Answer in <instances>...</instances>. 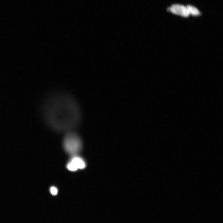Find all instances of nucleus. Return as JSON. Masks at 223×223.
<instances>
[{
    "label": "nucleus",
    "mask_w": 223,
    "mask_h": 223,
    "mask_svg": "<svg viewBox=\"0 0 223 223\" xmlns=\"http://www.w3.org/2000/svg\"><path fill=\"white\" fill-rule=\"evenodd\" d=\"M77 167L78 169H83L86 167L85 162L81 157L78 155L72 156L70 160Z\"/></svg>",
    "instance_id": "4"
},
{
    "label": "nucleus",
    "mask_w": 223,
    "mask_h": 223,
    "mask_svg": "<svg viewBox=\"0 0 223 223\" xmlns=\"http://www.w3.org/2000/svg\"><path fill=\"white\" fill-rule=\"evenodd\" d=\"M44 120L55 131L73 130L81 122L80 107L74 98L64 92H56L47 96L43 107Z\"/></svg>",
    "instance_id": "1"
},
{
    "label": "nucleus",
    "mask_w": 223,
    "mask_h": 223,
    "mask_svg": "<svg viewBox=\"0 0 223 223\" xmlns=\"http://www.w3.org/2000/svg\"><path fill=\"white\" fill-rule=\"evenodd\" d=\"M67 167L69 171H75L78 170V168L76 165L71 161L68 163Z\"/></svg>",
    "instance_id": "6"
},
{
    "label": "nucleus",
    "mask_w": 223,
    "mask_h": 223,
    "mask_svg": "<svg viewBox=\"0 0 223 223\" xmlns=\"http://www.w3.org/2000/svg\"><path fill=\"white\" fill-rule=\"evenodd\" d=\"M63 145L64 150L72 156L78 155L82 147L81 138L73 130L66 132L64 138Z\"/></svg>",
    "instance_id": "2"
},
{
    "label": "nucleus",
    "mask_w": 223,
    "mask_h": 223,
    "mask_svg": "<svg viewBox=\"0 0 223 223\" xmlns=\"http://www.w3.org/2000/svg\"><path fill=\"white\" fill-rule=\"evenodd\" d=\"M50 191L51 194L53 195H56L58 193L57 188L55 187H52L50 188Z\"/></svg>",
    "instance_id": "7"
},
{
    "label": "nucleus",
    "mask_w": 223,
    "mask_h": 223,
    "mask_svg": "<svg viewBox=\"0 0 223 223\" xmlns=\"http://www.w3.org/2000/svg\"><path fill=\"white\" fill-rule=\"evenodd\" d=\"M167 10L173 14L184 17H188L190 15L186 6L181 4H173Z\"/></svg>",
    "instance_id": "3"
},
{
    "label": "nucleus",
    "mask_w": 223,
    "mask_h": 223,
    "mask_svg": "<svg viewBox=\"0 0 223 223\" xmlns=\"http://www.w3.org/2000/svg\"><path fill=\"white\" fill-rule=\"evenodd\" d=\"M187 8L190 15L193 16H198L201 15V12L196 7L191 5H188Z\"/></svg>",
    "instance_id": "5"
}]
</instances>
